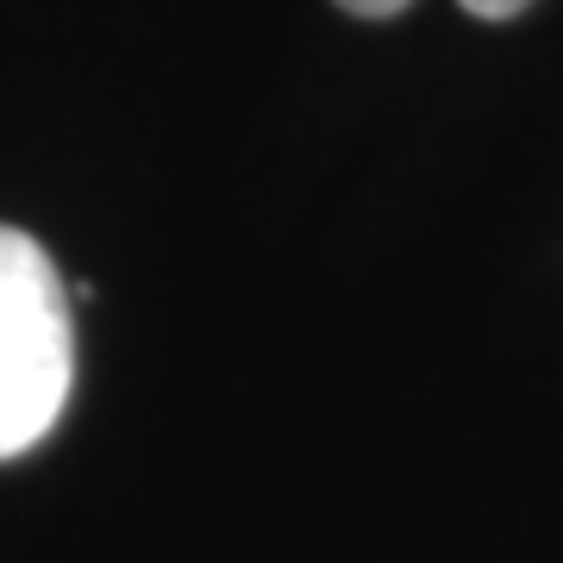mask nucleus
I'll return each instance as SVG.
<instances>
[{
  "label": "nucleus",
  "instance_id": "obj_1",
  "mask_svg": "<svg viewBox=\"0 0 563 563\" xmlns=\"http://www.w3.org/2000/svg\"><path fill=\"white\" fill-rule=\"evenodd\" d=\"M76 388V320L57 263L32 232L0 225V463L32 451Z\"/></svg>",
  "mask_w": 563,
  "mask_h": 563
},
{
  "label": "nucleus",
  "instance_id": "obj_2",
  "mask_svg": "<svg viewBox=\"0 0 563 563\" xmlns=\"http://www.w3.org/2000/svg\"><path fill=\"white\" fill-rule=\"evenodd\" d=\"M463 13H476V20H514V13H526L532 0H457Z\"/></svg>",
  "mask_w": 563,
  "mask_h": 563
},
{
  "label": "nucleus",
  "instance_id": "obj_3",
  "mask_svg": "<svg viewBox=\"0 0 563 563\" xmlns=\"http://www.w3.org/2000/svg\"><path fill=\"white\" fill-rule=\"evenodd\" d=\"M344 13H357V20H388V13H401L413 0H339Z\"/></svg>",
  "mask_w": 563,
  "mask_h": 563
}]
</instances>
